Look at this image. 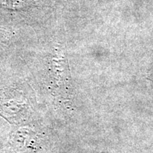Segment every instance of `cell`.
<instances>
[{
	"instance_id": "obj_1",
	"label": "cell",
	"mask_w": 153,
	"mask_h": 153,
	"mask_svg": "<svg viewBox=\"0 0 153 153\" xmlns=\"http://www.w3.org/2000/svg\"><path fill=\"white\" fill-rule=\"evenodd\" d=\"M36 0H0V7L10 10H26L36 4Z\"/></svg>"
}]
</instances>
